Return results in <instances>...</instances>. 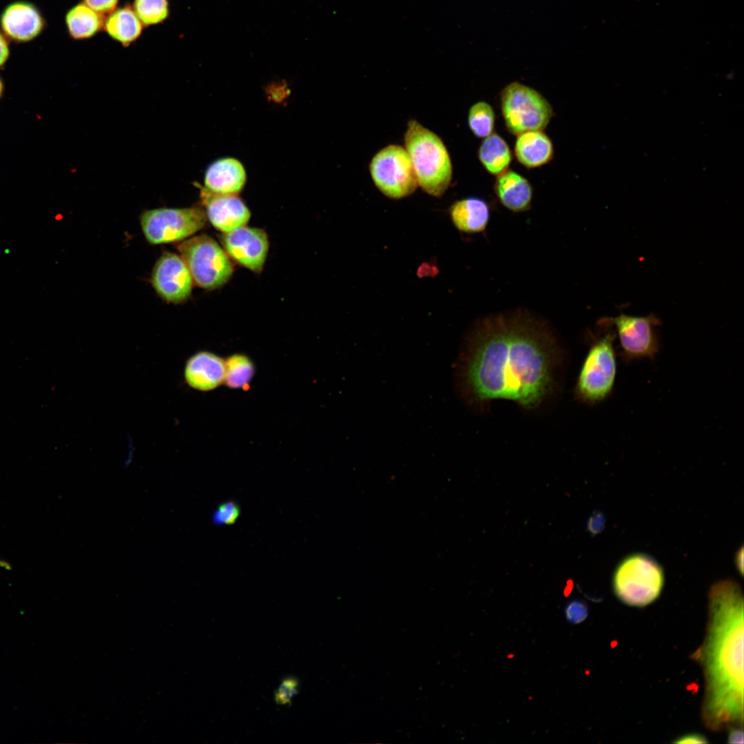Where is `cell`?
<instances>
[{"instance_id": "obj_1", "label": "cell", "mask_w": 744, "mask_h": 744, "mask_svg": "<svg viewBox=\"0 0 744 744\" xmlns=\"http://www.w3.org/2000/svg\"><path fill=\"white\" fill-rule=\"evenodd\" d=\"M546 328L524 311L491 316L469 335L455 368L467 400L506 399L538 405L552 384L553 342Z\"/></svg>"}, {"instance_id": "obj_2", "label": "cell", "mask_w": 744, "mask_h": 744, "mask_svg": "<svg viewBox=\"0 0 744 744\" xmlns=\"http://www.w3.org/2000/svg\"><path fill=\"white\" fill-rule=\"evenodd\" d=\"M703 670L701 719L707 728L743 727V596L738 583L723 579L708 592L701 645L690 655Z\"/></svg>"}, {"instance_id": "obj_3", "label": "cell", "mask_w": 744, "mask_h": 744, "mask_svg": "<svg viewBox=\"0 0 744 744\" xmlns=\"http://www.w3.org/2000/svg\"><path fill=\"white\" fill-rule=\"evenodd\" d=\"M404 140L418 185L431 196H442L453 176L451 160L442 140L415 119L409 121Z\"/></svg>"}, {"instance_id": "obj_4", "label": "cell", "mask_w": 744, "mask_h": 744, "mask_svg": "<svg viewBox=\"0 0 744 744\" xmlns=\"http://www.w3.org/2000/svg\"><path fill=\"white\" fill-rule=\"evenodd\" d=\"M665 582L661 566L644 553H633L623 558L612 575V589L617 599L626 605L644 607L661 595Z\"/></svg>"}, {"instance_id": "obj_5", "label": "cell", "mask_w": 744, "mask_h": 744, "mask_svg": "<svg viewBox=\"0 0 744 744\" xmlns=\"http://www.w3.org/2000/svg\"><path fill=\"white\" fill-rule=\"evenodd\" d=\"M603 335L590 347L576 384L579 398L588 404L604 400L613 391L617 370L614 346L617 338L612 327H605Z\"/></svg>"}, {"instance_id": "obj_6", "label": "cell", "mask_w": 744, "mask_h": 744, "mask_svg": "<svg viewBox=\"0 0 744 744\" xmlns=\"http://www.w3.org/2000/svg\"><path fill=\"white\" fill-rule=\"evenodd\" d=\"M180 256L186 264L194 283L208 289L225 285L233 274V262L222 247L210 236L201 234L177 245Z\"/></svg>"}, {"instance_id": "obj_7", "label": "cell", "mask_w": 744, "mask_h": 744, "mask_svg": "<svg viewBox=\"0 0 744 744\" xmlns=\"http://www.w3.org/2000/svg\"><path fill=\"white\" fill-rule=\"evenodd\" d=\"M500 101L506 126L515 135L543 130L553 115L550 104L539 92L519 82L506 86Z\"/></svg>"}, {"instance_id": "obj_8", "label": "cell", "mask_w": 744, "mask_h": 744, "mask_svg": "<svg viewBox=\"0 0 744 744\" xmlns=\"http://www.w3.org/2000/svg\"><path fill=\"white\" fill-rule=\"evenodd\" d=\"M205 211L200 207L158 208L144 211L141 226L147 240L153 245L186 240L206 225Z\"/></svg>"}, {"instance_id": "obj_9", "label": "cell", "mask_w": 744, "mask_h": 744, "mask_svg": "<svg viewBox=\"0 0 744 744\" xmlns=\"http://www.w3.org/2000/svg\"><path fill=\"white\" fill-rule=\"evenodd\" d=\"M376 187L386 196L399 199L413 193L418 184L406 149L389 145L377 152L369 164Z\"/></svg>"}, {"instance_id": "obj_10", "label": "cell", "mask_w": 744, "mask_h": 744, "mask_svg": "<svg viewBox=\"0 0 744 744\" xmlns=\"http://www.w3.org/2000/svg\"><path fill=\"white\" fill-rule=\"evenodd\" d=\"M660 324V319L654 313L639 317L621 313L599 320L601 327H614L619 340V355L625 363L643 358H655L659 350L656 328Z\"/></svg>"}, {"instance_id": "obj_11", "label": "cell", "mask_w": 744, "mask_h": 744, "mask_svg": "<svg viewBox=\"0 0 744 744\" xmlns=\"http://www.w3.org/2000/svg\"><path fill=\"white\" fill-rule=\"evenodd\" d=\"M152 284L165 301L178 304L190 296L193 279L180 256L165 252L156 261L152 273Z\"/></svg>"}, {"instance_id": "obj_12", "label": "cell", "mask_w": 744, "mask_h": 744, "mask_svg": "<svg viewBox=\"0 0 744 744\" xmlns=\"http://www.w3.org/2000/svg\"><path fill=\"white\" fill-rule=\"evenodd\" d=\"M220 240L231 259L254 272L262 271L269 249L264 230L245 225L223 233Z\"/></svg>"}, {"instance_id": "obj_13", "label": "cell", "mask_w": 744, "mask_h": 744, "mask_svg": "<svg viewBox=\"0 0 744 744\" xmlns=\"http://www.w3.org/2000/svg\"><path fill=\"white\" fill-rule=\"evenodd\" d=\"M201 199L207 218L218 230L226 233L245 226L250 211L236 195H221L201 189Z\"/></svg>"}, {"instance_id": "obj_14", "label": "cell", "mask_w": 744, "mask_h": 744, "mask_svg": "<svg viewBox=\"0 0 744 744\" xmlns=\"http://www.w3.org/2000/svg\"><path fill=\"white\" fill-rule=\"evenodd\" d=\"M0 25L8 39L16 42H26L40 34L44 28L45 21L32 3L15 1L2 12Z\"/></svg>"}, {"instance_id": "obj_15", "label": "cell", "mask_w": 744, "mask_h": 744, "mask_svg": "<svg viewBox=\"0 0 744 744\" xmlns=\"http://www.w3.org/2000/svg\"><path fill=\"white\" fill-rule=\"evenodd\" d=\"M184 378L186 383L196 390H213L225 382V362L211 352H198L187 360Z\"/></svg>"}, {"instance_id": "obj_16", "label": "cell", "mask_w": 744, "mask_h": 744, "mask_svg": "<svg viewBox=\"0 0 744 744\" xmlns=\"http://www.w3.org/2000/svg\"><path fill=\"white\" fill-rule=\"evenodd\" d=\"M245 181L246 173L241 163L233 158H224L213 162L207 168L204 188L216 194L236 195Z\"/></svg>"}, {"instance_id": "obj_17", "label": "cell", "mask_w": 744, "mask_h": 744, "mask_svg": "<svg viewBox=\"0 0 744 744\" xmlns=\"http://www.w3.org/2000/svg\"><path fill=\"white\" fill-rule=\"evenodd\" d=\"M500 203L514 212L529 209L533 198V188L529 181L513 170H506L498 175L494 185Z\"/></svg>"}, {"instance_id": "obj_18", "label": "cell", "mask_w": 744, "mask_h": 744, "mask_svg": "<svg viewBox=\"0 0 744 744\" xmlns=\"http://www.w3.org/2000/svg\"><path fill=\"white\" fill-rule=\"evenodd\" d=\"M451 220L455 227L465 233H478L487 227L490 218L488 203L477 197L456 200L450 208Z\"/></svg>"}, {"instance_id": "obj_19", "label": "cell", "mask_w": 744, "mask_h": 744, "mask_svg": "<svg viewBox=\"0 0 744 744\" xmlns=\"http://www.w3.org/2000/svg\"><path fill=\"white\" fill-rule=\"evenodd\" d=\"M515 154L524 166L537 167L552 159L553 145L549 137L541 131H528L517 135Z\"/></svg>"}, {"instance_id": "obj_20", "label": "cell", "mask_w": 744, "mask_h": 744, "mask_svg": "<svg viewBox=\"0 0 744 744\" xmlns=\"http://www.w3.org/2000/svg\"><path fill=\"white\" fill-rule=\"evenodd\" d=\"M478 157L486 170L495 176L507 170L512 161L508 145L496 133H492L484 139L479 148Z\"/></svg>"}, {"instance_id": "obj_21", "label": "cell", "mask_w": 744, "mask_h": 744, "mask_svg": "<svg viewBox=\"0 0 744 744\" xmlns=\"http://www.w3.org/2000/svg\"><path fill=\"white\" fill-rule=\"evenodd\" d=\"M105 28L112 38L127 45L140 36L142 23L134 10L125 7L112 12Z\"/></svg>"}, {"instance_id": "obj_22", "label": "cell", "mask_w": 744, "mask_h": 744, "mask_svg": "<svg viewBox=\"0 0 744 744\" xmlns=\"http://www.w3.org/2000/svg\"><path fill=\"white\" fill-rule=\"evenodd\" d=\"M68 30L75 39L92 37L103 26L102 14L93 10L85 3H79L71 8L65 17Z\"/></svg>"}, {"instance_id": "obj_23", "label": "cell", "mask_w": 744, "mask_h": 744, "mask_svg": "<svg viewBox=\"0 0 744 744\" xmlns=\"http://www.w3.org/2000/svg\"><path fill=\"white\" fill-rule=\"evenodd\" d=\"M254 372V364L249 358L234 354L225 361V382L229 387L242 388L248 385Z\"/></svg>"}, {"instance_id": "obj_24", "label": "cell", "mask_w": 744, "mask_h": 744, "mask_svg": "<svg viewBox=\"0 0 744 744\" xmlns=\"http://www.w3.org/2000/svg\"><path fill=\"white\" fill-rule=\"evenodd\" d=\"M468 123L471 132L478 138H486L491 134L495 126V112L492 106L484 101L473 104L468 111Z\"/></svg>"}, {"instance_id": "obj_25", "label": "cell", "mask_w": 744, "mask_h": 744, "mask_svg": "<svg viewBox=\"0 0 744 744\" xmlns=\"http://www.w3.org/2000/svg\"><path fill=\"white\" fill-rule=\"evenodd\" d=\"M134 11L145 25L156 24L168 16L167 0H135Z\"/></svg>"}, {"instance_id": "obj_26", "label": "cell", "mask_w": 744, "mask_h": 744, "mask_svg": "<svg viewBox=\"0 0 744 744\" xmlns=\"http://www.w3.org/2000/svg\"><path fill=\"white\" fill-rule=\"evenodd\" d=\"M241 509L234 500L220 503L211 514V521L216 526H229L235 524L239 518Z\"/></svg>"}, {"instance_id": "obj_27", "label": "cell", "mask_w": 744, "mask_h": 744, "mask_svg": "<svg viewBox=\"0 0 744 744\" xmlns=\"http://www.w3.org/2000/svg\"><path fill=\"white\" fill-rule=\"evenodd\" d=\"M299 681L295 677L284 679L275 692V701L278 705H287L291 703L293 698L298 694Z\"/></svg>"}, {"instance_id": "obj_28", "label": "cell", "mask_w": 744, "mask_h": 744, "mask_svg": "<svg viewBox=\"0 0 744 744\" xmlns=\"http://www.w3.org/2000/svg\"><path fill=\"white\" fill-rule=\"evenodd\" d=\"M566 614L569 621L573 623H580L588 615L587 605L582 601L574 600L567 605Z\"/></svg>"}, {"instance_id": "obj_29", "label": "cell", "mask_w": 744, "mask_h": 744, "mask_svg": "<svg viewBox=\"0 0 744 744\" xmlns=\"http://www.w3.org/2000/svg\"><path fill=\"white\" fill-rule=\"evenodd\" d=\"M606 517L600 510H595L589 517L586 522V529L592 535L601 533L605 528Z\"/></svg>"}, {"instance_id": "obj_30", "label": "cell", "mask_w": 744, "mask_h": 744, "mask_svg": "<svg viewBox=\"0 0 744 744\" xmlns=\"http://www.w3.org/2000/svg\"><path fill=\"white\" fill-rule=\"evenodd\" d=\"M85 3L100 14L112 12L115 9L118 0H84Z\"/></svg>"}, {"instance_id": "obj_31", "label": "cell", "mask_w": 744, "mask_h": 744, "mask_svg": "<svg viewBox=\"0 0 744 744\" xmlns=\"http://www.w3.org/2000/svg\"><path fill=\"white\" fill-rule=\"evenodd\" d=\"M674 743H708L707 738L699 733L683 735L673 741Z\"/></svg>"}, {"instance_id": "obj_32", "label": "cell", "mask_w": 744, "mask_h": 744, "mask_svg": "<svg viewBox=\"0 0 744 744\" xmlns=\"http://www.w3.org/2000/svg\"><path fill=\"white\" fill-rule=\"evenodd\" d=\"M727 734L728 743H743V729L740 726H732L729 727Z\"/></svg>"}, {"instance_id": "obj_33", "label": "cell", "mask_w": 744, "mask_h": 744, "mask_svg": "<svg viewBox=\"0 0 744 744\" xmlns=\"http://www.w3.org/2000/svg\"><path fill=\"white\" fill-rule=\"evenodd\" d=\"M9 56V48L6 39L0 32V67L7 61Z\"/></svg>"}, {"instance_id": "obj_34", "label": "cell", "mask_w": 744, "mask_h": 744, "mask_svg": "<svg viewBox=\"0 0 744 744\" xmlns=\"http://www.w3.org/2000/svg\"><path fill=\"white\" fill-rule=\"evenodd\" d=\"M736 567L741 576L743 574V547L741 546L736 552L734 558Z\"/></svg>"}, {"instance_id": "obj_35", "label": "cell", "mask_w": 744, "mask_h": 744, "mask_svg": "<svg viewBox=\"0 0 744 744\" xmlns=\"http://www.w3.org/2000/svg\"><path fill=\"white\" fill-rule=\"evenodd\" d=\"M3 88V83H2V81H1V80L0 79V97H1V94H2Z\"/></svg>"}]
</instances>
